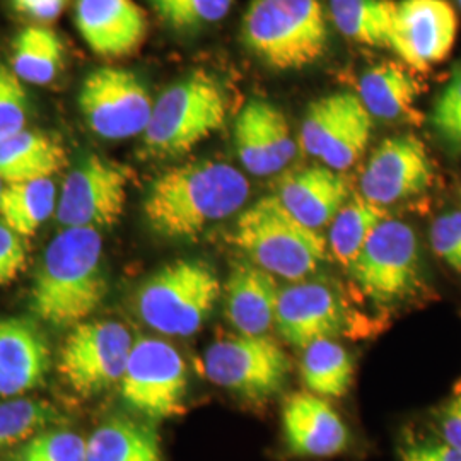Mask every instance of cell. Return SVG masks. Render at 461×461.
Instances as JSON below:
<instances>
[{"label": "cell", "instance_id": "cell-1", "mask_svg": "<svg viewBox=\"0 0 461 461\" xmlns=\"http://www.w3.org/2000/svg\"><path fill=\"white\" fill-rule=\"evenodd\" d=\"M108 294L98 230L66 228L43 251L30 293L34 316L55 329H72Z\"/></svg>", "mask_w": 461, "mask_h": 461}, {"label": "cell", "instance_id": "cell-2", "mask_svg": "<svg viewBox=\"0 0 461 461\" xmlns=\"http://www.w3.org/2000/svg\"><path fill=\"white\" fill-rule=\"evenodd\" d=\"M249 195L247 176L234 166L197 161L167 169L149 190L144 215L165 238H194L238 212Z\"/></svg>", "mask_w": 461, "mask_h": 461}, {"label": "cell", "instance_id": "cell-3", "mask_svg": "<svg viewBox=\"0 0 461 461\" xmlns=\"http://www.w3.org/2000/svg\"><path fill=\"white\" fill-rule=\"evenodd\" d=\"M232 241L251 264L289 282L313 276L329 255L327 238L299 222L276 195L262 197L243 211Z\"/></svg>", "mask_w": 461, "mask_h": 461}, {"label": "cell", "instance_id": "cell-4", "mask_svg": "<svg viewBox=\"0 0 461 461\" xmlns=\"http://www.w3.org/2000/svg\"><path fill=\"white\" fill-rule=\"evenodd\" d=\"M241 34L247 49L276 70L313 66L329 50V23L320 0H251Z\"/></svg>", "mask_w": 461, "mask_h": 461}, {"label": "cell", "instance_id": "cell-5", "mask_svg": "<svg viewBox=\"0 0 461 461\" xmlns=\"http://www.w3.org/2000/svg\"><path fill=\"white\" fill-rule=\"evenodd\" d=\"M228 103L222 87L198 70L173 84L152 106L144 150L152 158H175L197 148L222 129Z\"/></svg>", "mask_w": 461, "mask_h": 461}, {"label": "cell", "instance_id": "cell-6", "mask_svg": "<svg viewBox=\"0 0 461 461\" xmlns=\"http://www.w3.org/2000/svg\"><path fill=\"white\" fill-rule=\"evenodd\" d=\"M221 297L214 268L200 260H176L152 274L135 294L140 320L169 337H190L203 327Z\"/></svg>", "mask_w": 461, "mask_h": 461}, {"label": "cell", "instance_id": "cell-7", "mask_svg": "<svg viewBox=\"0 0 461 461\" xmlns=\"http://www.w3.org/2000/svg\"><path fill=\"white\" fill-rule=\"evenodd\" d=\"M366 299L379 308L407 303L420 289V253L415 230L386 217L346 268Z\"/></svg>", "mask_w": 461, "mask_h": 461}, {"label": "cell", "instance_id": "cell-8", "mask_svg": "<svg viewBox=\"0 0 461 461\" xmlns=\"http://www.w3.org/2000/svg\"><path fill=\"white\" fill-rule=\"evenodd\" d=\"M291 369L289 356L267 335H230L207 347L203 354L205 376L253 403L279 395Z\"/></svg>", "mask_w": 461, "mask_h": 461}, {"label": "cell", "instance_id": "cell-9", "mask_svg": "<svg viewBox=\"0 0 461 461\" xmlns=\"http://www.w3.org/2000/svg\"><path fill=\"white\" fill-rule=\"evenodd\" d=\"M123 402L149 420L183 412L188 392L186 364L180 352L161 339L137 337L120 379Z\"/></svg>", "mask_w": 461, "mask_h": 461}, {"label": "cell", "instance_id": "cell-10", "mask_svg": "<svg viewBox=\"0 0 461 461\" xmlns=\"http://www.w3.org/2000/svg\"><path fill=\"white\" fill-rule=\"evenodd\" d=\"M375 131L373 116L354 93H333L308 106L299 146L335 171H346L363 158Z\"/></svg>", "mask_w": 461, "mask_h": 461}, {"label": "cell", "instance_id": "cell-11", "mask_svg": "<svg viewBox=\"0 0 461 461\" xmlns=\"http://www.w3.org/2000/svg\"><path fill=\"white\" fill-rule=\"evenodd\" d=\"M132 346V333L120 321L77 323L60 350L59 371L76 395H99L120 383Z\"/></svg>", "mask_w": 461, "mask_h": 461}, {"label": "cell", "instance_id": "cell-12", "mask_svg": "<svg viewBox=\"0 0 461 461\" xmlns=\"http://www.w3.org/2000/svg\"><path fill=\"white\" fill-rule=\"evenodd\" d=\"M77 103L87 127L110 140L144 132L154 106L144 81L118 67H101L89 72Z\"/></svg>", "mask_w": 461, "mask_h": 461}, {"label": "cell", "instance_id": "cell-13", "mask_svg": "<svg viewBox=\"0 0 461 461\" xmlns=\"http://www.w3.org/2000/svg\"><path fill=\"white\" fill-rule=\"evenodd\" d=\"M129 173L98 154L74 166L57 200V221L66 228H108L122 217L127 203Z\"/></svg>", "mask_w": 461, "mask_h": 461}, {"label": "cell", "instance_id": "cell-14", "mask_svg": "<svg viewBox=\"0 0 461 461\" xmlns=\"http://www.w3.org/2000/svg\"><path fill=\"white\" fill-rule=\"evenodd\" d=\"M458 26L447 0H398L390 50L415 70H428L449 57Z\"/></svg>", "mask_w": 461, "mask_h": 461}, {"label": "cell", "instance_id": "cell-15", "mask_svg": "<svg viewBox=\"0 0 461 461\" xmlns=\"http://www.w3.org/2000/svg\"><path fill=\"white\" fill-rule=\"evenodd\" d=\"M432 183L428 149L415 135H396L383 140L359 178L361 195L379 207L415 197Z\"/></svg>", "mask_w": 461, "mask_h": 461}, {"label": "cell", "instance_id": "cell-16", "mask_svg": "<svg viewBox=\"0 0 461 461\" xmlns=\"http://www.w3.org/2000/svg\"><path fill=\"white\" fill-rule=\"evenodd\" d=\"M346 325L344 303L329 284L303 279L280 287L274 327L287 344L304 348L337 339Z\"/></svg>", "mask_w": 461, "mask_h": 461}, {"label": "cell", "instance_id": "cell-17", "mask_svg": "<svg viewBox=\"0 0 461 461\" xmlns=\"http://www.w3.org/2000/svg\"><path fill=\"white\" fill-rule=\"evenodd\" d=\"M234 146L241 165L255 176L276 175L296 158L287 118L265 99H249L236 118Z\"/></svg>", "mask_w": 461, "mask_h": 461}, {"label": "cell", "instance_id": "cell-18", "mask_svg": "<svg viewBox=\"0 0 461 461\" xmlns=\"http://www.w3.org/2000/svg\"><path fill=\"white\" fill-rule=\"evenodd\" d=\"M51 347L32 318H0V396L16 398L45 384Z\"/></svg>", "mask_w": 461, "mask_h": 461}, {"label": "cell", "instance_id": "cell-19", "mask_svg": "<svg viewBox=\"0 0 461 461\" xmlns=\"http://www.w3.org/2000/svg\"><path fill=\"white\" fill-rule=\"evenodd\" d=\"M76 26L99 57L132 55L148 36V17L135 0H77Z\"/></svg>", "mask_w": 461, "mask_h": 461}, {"label": "cell", "instance_id": "cell-20", "mask_svg": "<svg viewBox=\"0 0 461 461\" xmlns=\"http://www.w3.org/2000/svg\"><path fill=\"white\" fill-rule=\"evenodd\" d=\"M282 430L291 453L329 458L346 451L348 429L327 398L312 392L289 396L282 409Z\"/></svg>", "mask_w": 461, "mask_h": 461}, {"label": "cell", "instance_id": "cell-21", "mask_svg": "<svg viewBox=\"0 0 461 461\" xmlns=\"http://www.w3.org/2000/svg\"><path fill=\"white\" fill-rule=\"evenodd\" d=\"M276 197L312 230L329 226L350 198L346 178L329 166H308L287 173L276 186Z\"/></svg>", "mask_w": 461, "mask_h": 461}, {"label": "cell", "instance_id": "cell-22", "mask_svg": "<svg viewBox=\"0 0 461 461\" xmlns=\"http://www.w3.org/2000/svg\"><path fill=\"white\" fill-rule=\"evenodd\" d=\"M276 277L251 262L236 264L226 282V316L238 333L267 335L279 297Z\"/></svg>", "mask_w": 461, "mask_h": 461}, {"label": "cell", "instance_id": "cell-23", "mask_svg": "<svg viewBox=\"0 0 461 461\" xmlns=\"http://www.w3.org/2000/svg\"><path fill=\"white\" fill-rule=\"evenodd\" d=\"M357 96L371 116L386 122H413V108L420 87L409 70L396 62L369 67L361 79Z\"/></svg>", "mask_w": 461, "mask_h": 461}, {"label": "cell", "instance_id": "cell-24", "mask_svg": "<svg viewBox=\"0 0 461 461\" xmlns=\"http://www.w3.org/2000/svg\"><path fill=\"white\" fill-rule=\"evenodd\" d=\"M66 163V149L45 133L23 129L0 139L2 182L23 183L51 178Z\"/></svg>", "mask_w": 461, "mask_h": 461}, {"label": "cell", "instance_id": "cell-25", "mask_svg": "<svg viewBox=\"0 0 461 461\" xmlns=\"http://www.w3.org/2000/svg\"><path fill=\"white\" fill-rule=\"evenodd\" d=\"M86 461H165L154 426L125 417L103 422L87 439Z\"/></svg>", "mask_w": 461, "mask_h": 461}, {"label": "cell", "instance_id": "cell-26", "mask_svg": "<svg viewBox=\"0 0 461 461\" xmlns=\"http://www.w3.org/2000/svg\"><path fill=\"white\" fill-rule=\"evenodd\" d=\"M396 0H329L330 17L348 40L390 49Z\"/></svg>", "mask_w": 461, "mask_h": 461}, {"label": "cell", "instance_id": "cell-27", "mask_svg": "<svg viewBox=\"0 0 461 461\" xmlns=\"http://www.w3.org/2000/svg\"><path fill=\"white\" fill-rule=\"evenodd\" d=\"M299 371L308 392L323 398L346 395L354 379L352 357L335 339L316 340L304 347Z\"/></svg>", "mask_w": 461, "mask_h": 461}, {"label": "cell", "instance_id": "cell-28", "mask_svg": "<svg viewBox=\"0 0 461 461\" xmlns=\"http://www.w3.org/2000/svg\"><path fill=\"white\" fill-rule=\"evenodd\" d=\"M66 49L60 36L47 26H28L13 43L11 68L23 83L45 86L62 70Z\"/></svg>", "mask_w": 461, "mask_h": 461}, {"label": "cell", "instance_id": "cell-29", "mask_svg": "<svg viewBox=\"0 0 461 461\" xmlns=\"http://www.w3.org/2000/svg\"><path fill=\"white\" fill-rule=\"evenodd\" d=\"M57 209L51 178L7 183L0 192V221L24 238H32Z\"/></svg>", "mask_w": 461, "mask_h": 461}, {"label": "cell", "instance_id": "cell-30", "mask_svg": "<svg viewBox=\"0 0 461 461\" xmlns=\"http://www.w3.org/2000/svg\"><path fill=\"white\" fill-rule=\"evenodd\" d=\"M388 215L384 207L366 200L363 195L348 198L346 205L339 211L330 222V253L333 258L347 268L357 257L367 238Z\"/></svg>", "mask_w": 461, "mask_h": 461}, {"label": "cell", "instance_id": "cell-31", "mask_svg": "<svg viewBox=\"0 0 461 461\" xmlns=\"http://www.w3.org/2000/svg\"><path fill=\"white\" fill-rule=\"evenodd\" d=\"M64 413L47 400L9 398L0 403V453L23 445L45 429L60 426Z\"/></svg>", "mask_w": 461, "mask_h": 461}, {"label": "cell", "instance_id": "cell-32", "mask_svg": "<svg viewBox=\"0 0 461 461\" xmlns=\"http://www.w3.org/2000/svg\"><path fill=\"white\" fill-rule=\"evenodd\" d=\"M87 441L60 426L45 429L9 455V461H86Z\"/></svg>", "mask_w": 461, "mask_h": 461}, {"label": "cell", "instance_id": "cell-33", "mask_svg": "<svg viewBox=\"0 0 461 461\" xmlns=\"http://www.w3.org/2000/svg\"><path fill=\"white\" fill-rule=\"evenodd\" d=\"M166 24L176 32H197L228 16L232 0H149Z\"/></svg>", "mask_w": 461, "mask_h": 461}, {"label": "cell", "instance_id": "cell-34", "mask_svg": "<svg viewBox=\"0 0 461 461\" xmlns=\"http://www.w3.org/2000/svg\"><path fill=\"white\" fill-rule=\"evenodd\" d=\"M430 125L449 148L461 149V62L434 103Z\"/></svg>", "mask_w": 461, "mask_h": 461}, {"label": "cell", "instance_id": "cell-35", "mask_svg": "<svg viewBox=\"0 0 461 461\" xmlns=\"http://www.w3.org/2000/svg\"><path fill=\"white\" fill-rule=\"evenodd\" d=\"M30 99L23 81L0 64V139L19 132L26 127Z\"/></svg>", "mask_w": 461, "mask_h": 461}, {"label": "cell", "instance_id": "cell-36", "mask_svg": "<svg viewBox=\"0 0 461 461\" xmlns=\"http://www.w3.org/2000/svg\"><path fill=\"white\" fill-rule=\"evenodd\" d=\"M429 240L434 253L461 274V211L439 215L430 226Z\"/></svg>", "mask_w": 461, "mask_h": 461}, {"label": "cell", "instance_id": "cell-37", "mask_svg": "<svg viewBox=\"0 0 461 461\" xmlns=\"http://www.w3.org/2000/svg\"><path fill=\"white\" fill-rule=\"evenodd\" d=\"M28 238L0 221V287L11 284L28 265Z\"/></svg>", "mask_w": 461, "mask_h": 461}, {"label": "cell", "instance_id": "cell-38", "mask_svg": "<svg viewBox=\"0 0 461 461\" xmlns=\"http://www.w3.org/2000/svg\"><path fill=\"white\" fill-rule=\"evenodd\" d=\"M402 461H461V451L446 441H429L407 447L402 455Z\"/></svg>", "mask_w": 461, "mask_h": 461}, {"label": "cell", "instance_id": "cell-39", "mask_svg": "<svg viewBox=\"0 0 461 461\" xmlns=\"http://www.w3.org/2000/svg\"><path fill=\"white\" fill-rule=\"evenodd\" d=\"M14 9L23 16L49 23L62 14L68 0H11Z\"/></svg>", "mask_w": 461, "mask_h": 461}, {"label": "cell", "instance_id": "cell-40", "mask_svg": "<svg viewBox=\"0 0 461 461\" xmlns=\"http://www.w3.org/2000/svg\"><path fill=\"white\" fill-rule=\"evenodd\" d=\"M443 441L461 451V392L455 396L441 417Z\"/></svg>", "mask_w": 461, "mask_h": 461}, {"label": "cell", "instance_id": "cell-41", "mask_svg": "<svg viewBox=\"0 0 461 461\" xmlns=\"http://www.w3.org/2000/svg\"><path fill=\"white\" fill-rule=\"evenodd\" d=\"M2 188H4V182L0 180V192H2Z\"/></svg>", "mask_w": 461, "mask_h": 461}, {"label": "cell", "instance_id": "cell-42", "mask_svg": "<svg viewBox=\"0 0 461 461\" xmlns=\"http://www.w3.org/2000/svg\"><path fill=\"white\" fill-rule=\"evenodd\" d=\"M456 4H458V7L461 9V0H456Z\"/></svg>", "mask_w": 461, "mask_h": 461}]
</instances>
